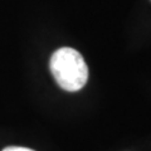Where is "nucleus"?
Segmentation results:
<instances>
[{
    "instance_id": "2",
    "label": "nucleus",
    "mask_w": 151,
    "mask_h": 151,
    "mask_svg": "<svg viewBox=\"0 0 151 151\" xmlns=\"http://www.w3.org/2000/svg\"><path fill=\"white\" fill-rule=\"evenodd\" d=\"M3 151H34V150L28 149V147H22V146H9V147H5Z\"/></svg>"
},
{
    "instance_id": "1",
    "label": "nucleus",
    "mask_w": 151,
    "mask_h": 151,
    "mask_svg": "<svg viewBox=\"0 0 151 151\" xmlns=\"http://www.w3.org/2000/svg\"><path fill=\"white\" fill-rule=\"evenodd\" d=\"M50 72L60 88L68 92L79 91L88 79V67L83 57L73 48H59L50 57Z\"/></svg>"
}]
</instances>
